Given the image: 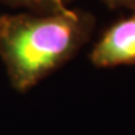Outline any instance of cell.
I'll return each mask as SVG.
<instances>
[{
  "instance_id": "1",
  "label": "cell",
  "mask_w": 135,
  "mask_h": 135,
  "mask_svg": "<svg viewBox=\"0 0 135 135\" xmlns=\"http://www.w3.org/2000/svg\"><path fill=\"white\" fill-rule=\"evenodd\" d=\"M95 25L94 15L81 9L0 15V58L13 89L30 91L70 61Z\"/></svg>"
},
{
  "instance_id": "2",
  "label": "cell",
  "mask_w": 135,
  "mask_h": 135,
  "mask_svg": "<svg viewBox=\"0 0 135 135\" xmlns=\"http://www.w3.org/2000/svg\"><path fill=\"white\" fill-rule=\"evenodd\" d=\"M98 69L135 63V15L121 19L106 28L89 54Z\"/></svg>"
},
{
  "instance_id": "3",
  "label": "cell",
  "mask_w": 135,
  "mask_h": 135,
  "mask_svg": "<svg viewBox=\"0 0 135 135\" xmlns=\"http://www.w3.org/2000/svg\"><path fill=\"white\" fill-rule=\"evenodd\" d=\"M5 5L13 8H25L29 9L30 13L45 14L54 13L68 8V4L73 0H0Z\"/></svg>"
},
{
  "instance_id": "4",
  "label": "cell",
  "mask_w": 135,
  "mask_h": 135,
  "mask_svg": "<svg viewBox=\"0 0 135 135\" xmlns=\"http://www.w3.org/2000/svg\"><path fill=\"white\" fill-rule=\"evenodd\" d=\"M109 8H118V6H129L135 9V0H103Z\"/></svg>"
}]
</instances>
